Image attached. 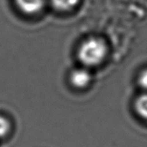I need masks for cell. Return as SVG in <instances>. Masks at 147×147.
Listing matches in <instances>:
<instances>
[{
  "label": "cell",
  "instance_id": "obj_1",
  "mask_svg": "<svg viewBox=\"0 0 147 147\" xmlns=\"http://www.w3.org/2000/svg\"><path fill=\"white\" fill-rule=\"evenodd\" d=\"M106 53L107 47L102 39L90 38L80 46L78 55L82 64L87 66H94L103 60Z\"/></svg>",
  "mask_w": 147,
  "mask_h": 147
},
{
  "label": "cell",
  "instance_id": "obj_2",
  "mask_svg": "<svg viewBox=\"0 0 147 147\" xmlns=\"http://www.w3.org/2000/svg\"><path fill=\"white\" fill-rule=\"evenodd\" d=\"M91 80L90 73L84 68L74 70L71 74V84L78 88H84L87 86Z\"/></svg>",
  "mask_w": 147,
  "mask_h": 147
},
{
  "label": "cell",
  "instance_id": "obj_3",
  "mask_svg": "<svg viewBox=\"0 0 147 147\" xmlns=\"http://www.w3.org/2000/svg\"><path fill=\"white\" fill-rule=\"evenodd\" d=\"M18 8L26 14H35L44 6V0H16Z\"/></svg>",
  "mask_w": 147,
  "mask_h": 147
},
{
  "label": "cell",
  "instance_id": "obj_4",
  "mask_svg": "<svg viewBox=\"0 0 147 147\" xmlns=\"http://www.w3.org/2000/svg\"><path fill=\"white\" fill-rule=\"evenodd\" d=\"M79 0H51L52 5L58 10L66 11L74 8Z\"/></svg>",
  "mask_w": 147,
  "mask_h": 147
},
{
  "label": "cell",
  "instance_id": "obj_5",
  "mask_svg": "<svg viewBox=\"0 0 147 147\" xmlns=\"http://www.w3.org/2000/svg\"><path fill=\"white\" fill-rule=\"evenodd\" d=\"M135 109L142 118L147 120V93L141 95L136 100Z\"/></svg>",
  "mask_w": 147,
  "mask_h": 147
},
{
  "label": "cell",
  "instance_id": "obj_6",
  "mask_svg": "<svg viewBox=\"0 0 147 147\" xmlns=\"http://www.w3.org/2000/svg\"><path fill=\"white\" fill-rule=\"evenodd\" d=\"M9 130V121L3 116H0V138L4 137L8 134Z\"/></svg>",
  "mask_w": 147,
  "mask_h": 147
},
{
  "label": "cell",
  "instance_id": "obj_7",
  "mask_svg": "<svg viewBox=\"0 0 147 147\" xmlns=\"http://www.w3.org/2000/svg\"><path fill=\"white\" fill-rule=\"evenodd\" d=\"M139 84L142 89H144L145 90H147V70L142 71V73L140 75Z\"/></svg>",
  "mask_w": 147,
  "mask_h": 147
}]
</instances>
